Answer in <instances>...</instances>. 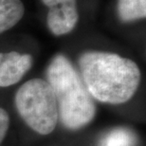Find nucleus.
Segmentation results:
<instances>
[{
    "instance_id": "f03ea898",
    "label": "nucleus",
    "mask_w": 146,
    "mask_h": 146,
    "mask_svg": "<svg viewBox=\"0 0 146 146\" xmlns=\"http://www.w3.org/2000/svg\"><path fill=\"white\" fill-rule=\"evenodd\" d=\"M46 74L63 124L72 130L88 124L95 117V104L70 61L57 54L48 64Z\"/></svg>"
},
{
    "instance_id": "423d86ee",
    "label": "nucleus",
    "mask_w": 146,
    "mask_h": 146,
    "mask_svg": "<svg viewBox=\"0 0 146 146\" xmlns=\"http://www.w3.org/2000/svg\"><path fill=\"white\" fill-rule=\"evenodd\" d=\"M24 13L25 7L21 0H0V34L19 23Z\"/></svg>"
},
{
    "instance_id": "1a4fd4ad",
    "label": "nucleus",
    "mask_w": 146,
    "mask_h": 146,
    "mask_svg": "<svg viewBox=\"0 0 146 146\" xmlns=\"http://www.w3.org/2000/svg\"><path fill=\"white\" fill-rule=\"evenodd\" d=\"M10 125V117L7 111L0 107V143L4 139Z\"/></svg>"
},
{
    "instance_id": "39448f33",
    "label": "nucleus",
    "mask_w": 146,
    "mask_h": 146,
    "mask_svg": "<svg viewBox=\"0 0 146 146\" xmlns=\"http://www.w3.org/2000/svg\"><path fill=\"white\" fill-rule=\"evenodd\" d=\"M79 20L76 1L64 3L49 8L46 23L52 34L56 36L65 35L74 30Z\"/></svg>"
},
{
    "instance_id": "0eeeda50",
    "label": "nucleus",
    "mask_w": 146,
    "mask_h": 146,
    "mask_svg": "<svg viewBox=\"0 0 146 146\" xmlns=\"http://www.w3.org/2000/svg\"><path fill=\"white\" fill-rule=\"evenodd\" d=\"M119 18L130 22L146 17V0H118Z\"/></svg>"
},
{
    "instance_id": "9d476101",
    "label": "nucleus",
    "mask_w": 146,
    "mask_h": 146,
    "mask_svg": "<svg viewBox=\"0 0 146 146\" xmlns=\"http://www.w3.org/2000/svg\"><path fill=\"white\" fill-rule=\"evenodd\" d=\"M72 1H76V0H42L43 4L48 8H52L58 5H62L64 3H68Z\"/></svg>"
},
{
    "instance_id": "20e7f679",
    "label": "nucleus",
    "mask_w": 146,
    "mask_h": 146,
    "mask_svg": "<svg viewBox=\"0 0 146 146\" xmlns=\"http://www.w3.org/2000/svg\"><path fill=\"white\" fill-rule=\"evenodd\" d=\"M31 66L33 57L30 54L16 51L0 52V87H8L19 83Z\"/></svg>"
},
{
    "instance_id": "6e6552de",
    "label": "nucleus",
    "mask_w": 146,
    "mask_h": 146,
    "mask_svg": "<svg viewBox=\"0 0 146 146\" xmlns=\"http://www.w3.org/2000/svg\"><path fill=\"white\" fill-rule=\"evenodd\" d=\"M135 141V136L130 130L116 128L106 134L99 146H133Z\"/></svg>"
},
{
    "instance_id": "7ed1b4c3",
    "label": "nucleus",
    "mask_w": 146,
    "mask_h": 146,
    "mask_svg": "<svg viewBox=\"0 0 146 146\" xmlns=\"http://www.w3.org/2000/svg\"><path fill=\"white\" fill-rule=\"evenodd\" d=\"M19 115L33 131L48 135L59 119L57 101L51 86L43 79H31L23 84L15 94Z\"/></svg>"
},
{
    "instance_id": "f257e3e1",
    "label": "nucleus",
    "mask_w": 146,
    "mask_h": 146,
    "mask_svg": "<svg viewBox=\"0 0 146 146\" xmlns=\"http://www.w3.org/2000/svg\"><path fill=\"white\" fill-rule=\"evenodd\" d=\"M79 66L87 91L101 103H126L141 84V73L138 65L116 53L84 52L79 58Z\"/></svg>"
}]
</instances>
